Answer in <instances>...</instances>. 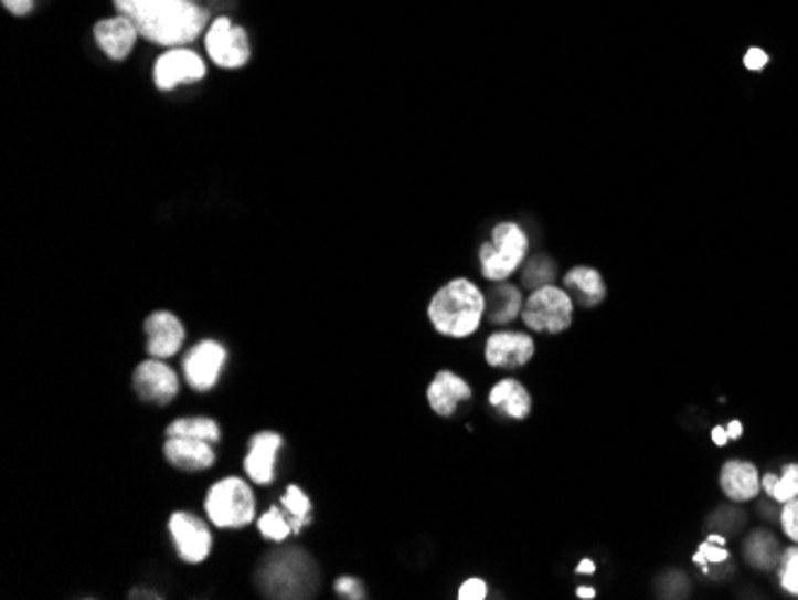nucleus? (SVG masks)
<instances>
[{
    "label": "nucleus",
    "instance_id": "nucleus-1",
    "mask_svg": "<svg viewBox=\"0 0 798 600\" xmlns=\"http://www.w3.org/2000/svg\"><path fill=\"white\" fill-rule=\"evenodd\" d=\"M115 10L132 20L141 39L156 46H190L206 34L211 12L196 0H113Z\"/></svg>",
    "mask_w": 798,
    "mask_h": 600
},
{
    "label": "nucleus",
    "instance_id": "nucleus-2",
    "mask_svg": "<svg viewBox=\"0 0 798 600\" xmlns=\"http://www.w3.org/2000/svg\"><path fill=\"white\" fill-rule=\"evenodd\" d=\"M426 312L430 326L440 335L464 340L483 324L486 292L467 277H455L440 290H435Z\"/></svg>",
    "mask_w": 798,
    "mask_h": 600
},
{
    "label": "nucleus",
    "instance_id": "nucleus-3",
    "mask_svg": "<svg viewBox=\"0 0 798 600\" xmlns=\"http://www.w3.org/2000/svg\"><path fill=\"white\" fill-rule=\"evenodd\" d=\"M529 235L519 223H500L492 228L490 240L478 249L481 273L490 283H504L512 277L529 256Z\"/></svg>",
    "mask_w": 798,
    "mask_h": 600
},
{
    "label": "nucleus",
    "instance_id": "nucleus-4",
    "mask_svg": "<svg viewBox=\"0 0 798 600\" xmlns=\"http://www.w3.org/2000/svg\"><path fill=\"white\" fill-rule=\"evenodd\" d=\"M203 509L217 529H242L256 519V497L244 478L227 476L209 488Z\"/></svg>",
    "mask_w": 798,
    "mask_h": 600
},
{
    "label": "nucleus",
    "instance_id": "nucleus-5",
    "mask_svg": "<svg viewBox=\"0 0 798 600\" xmlns=\"http://www.w3.org/2000/svg\"><path fill=\"white\" fill-rule=\"evenodd\" d=\"M574 299L564 287L560 285H543L539 290H531V295L521 309V320L531 328V333L543 335H560L567 333L574 324Z\"/></svg>",
    "mask_w": 798,
    "mask_h": 600
},
{
    "label": "nucleus",
    "instance_id": "nucleus-6",
    "mask_svg": "<svg viewBox=\"0 0 798 600\" xmlns=\"http://www.w3.org/2000/svg\"><path fill=\"white\" fill-rule=\"evenodd\" d=\"M203 46H206L209 61L223 70H240L252 57L249 32L225 14L211 20L206 34H203Z\"/></svg>",
    "mask_w": 798,
    "mask_h": 600
},
{
    "label": "nucleus",
    "instance_id": "nucleus-7",
    "mask_svg": "<svg viewBox=\"0 0 798 600\" xmlns=\"http://www.w3.org/2000/svg\"><path fill=\"white\" fill-rule=\"evenodd\" d=\"M206 77V61L190 46H172L156 57L153 84L156 90L172 92L180 84H194Z\"/></svg>",
    "mask_w": 798,
    "mask_h": 600
},
{
    "label": "nucleus",
    "instance_id": "nucleus-8",
    "mask_svg": "<svg viewBox=\"0 0 798 600\" xmlns=\"http://www.w3.org/2000/svg\"><path fill=\"white\" fill-rule=\"evenodd\" d=\"M483 357L492 369L514 371L521 369V366H526L535 357V340L531 338V333L496 330L488 335Z\"/></svg>",
    "mask_w": 798,
    "mask_h": 600
},
{
    "label": "nucleus",
    "instance_id": "nucleus-9",
    "mask_svg": "<svg viewBox=\"0 0 798 600\" xmlns=\"http://www.w3.org/2000/svg\"><path fill=\"white\" fill-rule=\"evenodd\" d=\"M168 531L172 536V544L178 548V555L190 565H199L209 558L213 536L209 524L199 519L192 512H175L168 522Z\"/></svg>",
    "mask_w": 798,
    "mask_h": 600
},
{
    "label": "nucleus",
    "instance_id": "nucleus-10",
    "mask_svg": "<svg viewBox=\"0 0 798 600\" xmlns=\"http://www.w3.org/2000/svg\"><path fill=\"white\" fill-rule=\"evenodd\" d=\"M227 349L215 340H201L182 359V373L196 392L211 390L223 373Z\"/></svg>",
    "mask_w": 798,
    "mask_h": 600
},
{
    "label": "nucleus",
    "instance_id": "nucleus-11",
    "mask_svg": "<svg viewBox=\"0 0 798 600\" xmlns=\"http://www.w3.org/2000/svg\"><path fill=\"white\" fill-rule=\"evenodd\" d=\"M132 386L143 402L170 404L180 392V378L172 371V366L166 364V359L151 357L135 369Z\"/></svg>",
    "mask_w": 798,
    "mask_h": 600
},
{
    "label": "nucleus",
    "instance_id": "nucleus-12",
    "mask_svg": "<svg viewBox=\"0 0 798 600\" xmlns=\"http://www.w3.org/2000/svg\"><path fill=\"white\" fill-rule=\"evenodd\" d=\"M760 476L763 474L758 472L756 462L732 457L720 466L717 483H720L722 495L727 497L730 503L746 505V503L756 501V497L763 493Z\"/></svg>",
    "mask_w": 798,
    "mask_h": 600
},
{
    "label": "nucleus",
    "instance_id": "nucleus-13",
    "mask_svg": "<svg viewBox=\"0 0 798 600\" xmlns=\"http://www.w3.org/2000/svg\"><path fill=\"white\" fill-rule=\"evenodd\" d=\"M139 39H141V34H139L137 24L120 12L113 14V18L98 20L94 24L96 46L115 63H120V61H125V57H129V53L135 51Z\"/></svg>",
    "mask_w": 798,
    "mask_h": 600
},
{
    "label": "nucleus",
    "instance_id": "nucleus-14",
    "mask_svg": "<svg viewBox=\"0 0 798 600\" xmlns=\"http://www.w3.org/2000/svg\"><path fill=\"white\" fill-rule=\"evenodd\" d=\"M426 398L430 409L438 417L449 419L457 414V409L461 402H467L474 398V390L469 386L467 378H461L459 373L443 369L433 376L430 386L426 390Z\"/></svg>",
    "mask_w": 798,
    "mask_h": 600
},
{
    "label": "nucleus",
    "instance_id": "nucleus-15",
    "mask_svg": "<svg viewBox=\"0 0 798 600\" xmlns=\"http://www.w3.org/2000/svg\"><path fill=\"white\" fill-rule=\"evenodd\" d=\"M143 330H147V352L156 359H170L175 357L184 340H187V330L182 326V320L170 314V312H156L147 318L143 324Z\"/></svg>",
    "mask_w": 798,
    "mask_h": 600
},
{
    "label": "nucleus",
    "instance_id": "nucleus-16",
    "mask_svg": "<svg viewBox=\"0 0 798 600\" xmlns=\"http://www.w3.org/2000/svg\"><path fill=\"white\" fill-rule=\"evenodd\" d=\"M283 448V438L273 431H260L249 441V452L244 457V472L258 486H268L275 476V460Z\"/></svg>",
    "mask_w": 798,
    "mask_h": 600
},
{
    "label": "nucleus",
    "instance_id": "nucleus-17",
    "mask_svg": "<svg viewBox=\"0 0 798 600\" xmlns=\"http://www.w3.org/2000/svg\"><path fill=\"white\" fill-rule=\"evenodd\" d=\"M163 455L182 472H203L215 464L213 445L206 441H194V438H166Z\"/></svg>",
    "mask_w": 798,
    "mask_h": 600
},
{
    "label": "nucleus",
    "instance_id": "nucleus-18",
    "mask_svg": "<svg viewBox=\"0 0 798 600\" xmlns=\"http://www.w3.org/2000/svg\"><path fill=\"white\" fill-rule=\"evenodd\" d=\"M488 404L507 419L524 421L533 412V398L519 378H502L488 392Z\"/></svg>",
    "mask_w": 798,
    "mask_h": 600
},
{
    "label": "nucleus",
    "instance_id": "nucleus-19",
    "mask_svg": "<svg viewBox=\"0 0 798 600\" xmlns=\"http://www.w3.org/2000/svg\"><path fill=\"white\" fill-rule=\"evenodd\" d=\"M562 287L570 292L574 304L582 309H596L607 299V285L598 269L593 266H574L562 277Z\"/></svg>",
    "mask_w": 798,
    "mask_h": 600
},
{
    "label": "nucleus",
    "instance_id": "nucleus-20",
    "mask_svg": "<svg viewBox=\"0 0 798 600\" xmlns=\"http://www.w3.org/2000/svg\"><path fill=\"white\" fill-rule=\"evenodd\" d=\"M524 302L526 299L517 285L496 283V287H490L486 295V320L498 328L510 326L521 316Z\"/></svg>",
    "mask_w": 798,
    "mask_h": 600
},
{
    "label": "nucleus",
    "instance_id": "nucleus-21",
    "mask_svg": "<svg viewBox=\"0 0 798 600\" xmlns=\"http://www.w3.org/2000/svg\"><path fill=\"white\" fill-rule=\"evenodd\" d=\"M781 548L779 538L767 531V529H756L751 531L744 540V558L753 569H760V572H767V569H775L779 558H781Z\"/></svg>",
    "mask_w": 798,
    "mask_h": 600
},
{
    "label": "nucleus",
    "instance_id": "nucleus-22",
    "mask_svg": "<svg viewBox=\"0 0 798 600\" xmlns=\"http://www.w3.org/2000/svg\"><path fill=\"white\" fill-rule=\"evenodd\" d=\"M194 438V441H206L211 445L221 443V427L213 419L206 417H187V419H175L166 429V438Z\"/></svg>",
    "mask_w": 798,
    "mask_h": 600
},
{
    "label": "nucleus",
    "instance_id": "nucleus-23",
    "mask_svg": "<svg viewBox=\"0 0 798 600\" xmlns=\"http://www.w3.org/2000/svg\"><path fill=\"white\" fill-rule=\"evenodd\" d=\"M280 507L285 512L287 522L292 524L295 534H301L304 526L311 522V501L299 486H287L285 495L280 497Z\"/></svg>",
    "mask_w": 798,
    "mask_h": 600
},
{
    "label": "nucleus",
    "instance_id": "nucleus-24",
    "mask_svg": "<svg viewBox=\"0 0 798 600\" xmlns=\"http://www.w3.org/2000/svg\"><path fill=\"white\" fill-rule=\"evenodd\" d=\"M730 550H727V536L724 534H710L707 540H703V544L699 546V550L693 552V562L699 565L703 572H710V567L713 565H724L730 562Z\"/></svg>",
    "mask_w": 798,
    "mask_h": 600
},
{
    "label": "nucleus",
    "instance_id": "nucleus-25",
    "mask_svg": "<svg viewBox=\"0 0 798 600\" xmlns=\"http://www.w3.org/2000/svg\"><path fill=\"white\" fill-rule=\"evenodd\" d=\"M779 589L791 598H798V546L791 544L789 548L781 550V558L775 567Z\"/></svg>",
    "mask_w": 798,
    "mask_h": 600
},
{
    "label": "nucleus",
    "instance_id": "nucleus-26",
    "mask_svg": "<svg viewBox=\"0 0 798 600\" xmlns=\"http://www.w3.org/2000/svg\"><path fill=\"white\" fill-rule=\"evenodd\" d=\"M555 275H557V266H555L553 259H550V256H533L531 261H526L524 273H521V281H524V287L539 290L543 285L553 283Z\"/></svg>",
    "mask_w": 798,
    "mask_h": 600
},
{
    "label": "nucleus",
    "instance_id": "nucleus-27",
    "mask_svg": "<svg viewBox=\"0 0 798 600\" xmlns=\"http://www.w3.org/2000/svg\"><path fill=\"white\" fill-rule=\"evenodd\" d=\"M256 526H258V531L270 540H285L289 534H295L292 524L287 522L283 507H278V505L268 507L264 515L256 519Z\"/></svg>",
    "mask_w": 798,
    "mask_h": 600
},
{
    "label": "nucleus",
    "instance_id": "nucleus-28",
    "mask_svg": "<svg viewBox=\"0 0 798 600\" xmlns=\"http://www.w3.org/2000/svg\"><path fill=\"white\" fill-rule=\"evenodd\" d=\"M767 497L777 505H785L787 501H791V497H798V462H787L781 466V472L777 474L773 491Z\"/></svg>",
    "mask_w": 798,
    "mask_h": 600
},
{
    "label": "nucleus",
    "instance_id": "nucleus-29",
    "mask_svg": "<svg viewBox=\"0 0 798 600\" xmlns=\"http://www.w3.org/2000/svg\"><path fill=\"white\" fill-rule=\"evenodd\" d=\"M779 526L791 544L798 546V497H791L779 509Z\"/></svg>",
    "mask_w": 798,
    "mask_h": 600
},
{
    "label": "nucleus",
    "instance_id": "nucleus-30",
    "mask_svg": "<svg viewBox=\"0 0 798 600\" xmlns=\"http://www.w3.org/2000/svg\"><path fill=\"white\" fill-rule=\"evenodd\" d=\"M459 600H486L488 598V583L481 577H469L457 589Z\"/></svg>",
    "mask_w": 798,
    "mask_h": 600
},
{
    "label": "nucleus",
    "instance_id": "nucleus-31",
    "mask_svg": "<svg viewBox=\"0 0 798 600\" xmlns=\"http://www.w3.org/2000/svg\"><path fill=\"white\" fill-rule=\"evenodd\" d=\"M336 591H338L342 598H352V600L366 598L364 587H361V581L354 579V577H340V579L336 581Z\"/></svg>",
    "mask_w": 798,
    "mask_h": 600
},
{
    "label": "nucleus",
    "instance_id": "nucleus-32",
    "mask_svg": "<svg viewBox=\"0 0 798 600\" xmlns=\"http://www.w3.org/2000/svg\"><path fill=\"white\" fill-rule=\"evenodd\" d=\"M0 3H3V8L14 14V18H26V14H32L36 8V0H0Z\"/></svg>",
    "mask_w": 798,
    "mask_h": 600
},
{
    "label": "nucleus",
    "instance_id": "nucleus-33",
    "mask_svg": "<svg viewBox=\"0 0 798 600\" xmlns=\"http://www.w3.org/2000/svg\"><path fill=\"white\" fill-rule=\"evenodd\" d=\"M744 65L753 72H760L765 65H767V53L760 51V49H751L744 57Z\"/></svg>",
    "mask_w": 798,
    "mask_h": 600
},
{
    "label": "nucleus",
    "instance_id": "nucleus-34",
    "mask_svg": "<svg viewBox=\"0 0 798 600\" xmlns=\"http://www.w3.org/2000/svg\"><path fill=\"white\" fill-rule=\"evenodd\" d=\"M710 438H713V443H715L717 448H724V445L732 443V438H730V433H727V427H715L713 431H710Z\"/></svg>",
    "mask_w": 798,
    "mask_h": 600
},
{
    "label": "nucleus",
    "instance_id": "nucleus-35",
    "mask_svg": "<svg viewBox=\"0 0 798 600\" xmlns=\"http://www.w3.org/2000/svg\"><path fill=\"white\" fill-rule=\"evenodd\" d=\"M727 433H730V438H732V441H738V438H742V435H744V423H742V421H738V419L730 421V423H727Z\"/></svg>",
    "mask_w": 798,
    "mask_h": 600
},
{
    "label": "nucleus",
    "instance_id": "nucleus-36",
    "mask_svg": "<svg viewBox=\"0 0 798 600\" xmlns=\"http://www.w3.org/2000/svg\"><path fill=\"white\" fill-rule=\"evenodd\" d=\"M574 572H576V575H593V572H596V562L588 560V558H584L582 562L576 565Z\"/></svg>",
    "mask_w": 798,
    "mask_h": 600
},
{
    "label": "nucleus",
    "instance_id": "nucleus-37",
    "mask_svg": "<svg viewBox=\"0 0 798 600\" xmlns=\"http://www.w3.org/2000/svg\"><path fill=\"white\" fill-rule=\"evenodd\" d=\"M576 598L593 600V598H596V589H593V587H578V589H576Z\"/></svg>",
    "mask_w": 798,
    "mask_h": 600
}]
</instances>
